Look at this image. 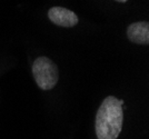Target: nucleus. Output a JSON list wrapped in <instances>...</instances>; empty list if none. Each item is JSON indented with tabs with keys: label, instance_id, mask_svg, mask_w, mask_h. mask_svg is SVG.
Instances as JSON below:
<instances>
[{
	"label": "nucleus",
	"instance_id": "nucleus-1",
	"mask_svg": "<svg viewBox=\"0 0 149 139\" xmlns=\"http://www.w3.org/2000/svg\"><path fill=\"white\" fill-rule=\"evenodd\" d=\"M124 100L113 96L106 97L96 115V135L98 139H117L124 122Z\"/></svg>",
	"mask_w": 149,
	"mask_h": 139
},
{
	"label": "nucleus",
	"instance_id": "nucleus-2",
	"mask_svg": "<svg viewBox=\"0 0 149 139\" xmlns=\"http://www.w3.org/2000/svg\"><path fill=\"white\" fill-rule=\"evenodd\" d=\"M32 75L38 87L42 90L52 89L59 79V71L56 63L47 57H39L33 61Z\"/></svg>",
	"mask_w": 149,
	"mask_h": 139
},
{
	"label": "nucleus",
	"instance_id": "nucleus-3",
	"mask_svg": "<svg viewBox=\"0 0 149 139\" xmlns=\"http://www.w3.org/2000/svg\"><path fill=\"white\" fill-rule=\"evenodd\" d=\"M48 17L51 22L60 27H74L78 24V16L63 7H52L48 11Z\"/></svg>",
	"mask_w": 149,
	"mask_h": 139
},
{
	"label": "nucleus",
	"instance_id": "nucleus-4",
	"mask_svg": "<svg viewBox=\"0 0 149 139\" xmlns=\"http://www.w3.org/2000/svg\"><path fill=\"white\" fill-rule=\"evenodd\" d=\"M127 37L131 42L139 44H149V24L147 21L134 22L127 28Z\"/></svg>",
	"mask_w": 149,
	"mask_h": 139
},
{
	"label": "nucleus",
	"instance_id": "nucleus-5",
	"mask_svg": "<svg viewBox=\"0 0 149 139\" xmlns=\"http://www.w3.org/2000/svg\"><path fill=\"white\" fill-rule=\"evenodd\" d=\"M116 1H118V2H127L128 0H116Z\"/></svg>",
	"mask_w": 149,
	"mask_h": 139
}]
</instances>
